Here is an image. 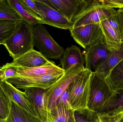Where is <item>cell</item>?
Listing matches in <instances>:
<instances>
[{
	"label": "cell",
	"mask_w": 123,
	"mask_h": 122,
	"mask_svg": "<svg viewBox=\"0 0 123 122\" xmlns=\"http://www.w3.org/2000/svg\"><path fill=\"white\" fill-rule=\"evenodd\" d=\"M74 111L64 104H59L50 111L52 122H75Z\"/></svg>",
	"instance_id": "22"
},
{
	"label": "cell",
	"mask_w": 123,
	"mask_h": 122,
	"mask_svg": "<svg viewBox=\"0 0 123 122\" xmlns=\"http://www.w3.org/2000/svg\"><path fill=\"white\" fill-rule=\"evenodd\" d=\"M70 32L74 41L85 50L100 42L105 41L99 23L76 27Z\"/></svg>",
	"instance_id": "7"
},
{
	"label": "cell",
	"mask_w": 123,
	"mask_h": 122,
	"mask_svg": "<svg viewBox=\"0 0 123 122\" xmlns=\"http://www.w3.org/2000/svg\"><path fill=\"white\" fill-rule=\"evenodd\" d=\"M123 110V89L116 92L100 113L110 114Z\"/></svg>",
	"instance_id": "23"
},
{
	"label": "cell",
	"mask_w": 123,
	"mask_h": 122,
	"mask_svg": "<svg viewBox=\"0 0 123 122\" xmlns=\"http://www.w3.org/2000/svg\"><path fill=\"white\" fill-rule=\"evenodd\" d=\"M51 62L40 52L33 49L18 58L13 59L12 63L14 66L35 68L47 65Z\"/></svg>",
	"instance_id": "15"
},
{
	"label": "cell",
	"mask_w": 123,
	"mask_h": 122,
	"mask_svg": "<svg viewBox=\"0 0 123 122\" xmlns=\"http://www.w3.org/2000/svg\"><path fill=\"white\" fill-rule=\"evenodd\" d=\"M84 63L85 58L80 49L75 45L67 48L61 59L62 69L64 72L75 64L84 65Z\"/></svg>",
	"instance_id": "17"
},
{
	"label": "cell",
	"mask_w": 123,
	"mask_h": 122,
	"mask_svg": "<svg viewBox=\"0 0 123 122\" xmlns=\"http://www.w3.org/2000/svg\"><path fill=\"white\" fill-rule=\"evenodd\" d=\"M105 80L115 93L123 89V59L111 70Z\"/></svg>",
	"instance_id": "21"
},
{
	"label": "cell",
	"mask_w": 123,
	"mask_h": 122,
	"mask_svg": "<svg viewBox=\"0 0 123 122\" xmlns=\"http://www.w3.org/2000/svg\"><path fill=\"white\" fill-rule=\"evenodd\" d=\"M7 119L9 122H42L39 118L29 114L12 101Z\"/></svg>",
	"instance_id": "19"
},
{
	"label": "cell",
	"mask_w": 123,
	"mask_h": 122,
	"mask_svg": "<svg viewBox=\"0 0 123 122\" xmlns=\"http://www.w3.org/2000/svg\"><path fill=\"white\" fill-rule=\"evenodd\" d=\"M16 67L17 73L14 76L18 77H37L45 75L63 74L64 72L62 68L56 65L53 61L47 65L40 67L27 68L19 66Z\"/></svg>",
	"instance_id": "14"
},
{
	"label": "cell",
	"mask_w": 123,
	"mask_h": 122,
	"mask_svg": "<svg viewBox=\"0 0 123 122\" xmlns=\"http://www.w3.org/2000/svg\"><path fill=\"white\" fill-rule=\"evenodd\" d=\"M75 122H97L98 120L97 114L87 108L74 111Z\"/></svg>",
	"instance_id": "26"
},
{
	"label": "cell",
	"mask_w": 123,
	"mask_h": 122,
	"mask_svg": "<svg viewBox=\"0 0 123 122\" xmlns=\"http://www.w3.org/2000/svg\"><path fill=\"white\" fill-rule=\"evenodd\" d=\"M85 69L84 65L78 64L64 72L61 77L47 90L44 96L45 107L49 112L53 108L58 97L75 78Z\"/></svg>",
	"instance_id": "5"
},
{
	"label": "cell",
	"mask_w": 123,
	"mask_h": 122,
	"mask_svg": "<svg viewBox=\"0 0 123 122\" xmlns=\"http://www.w3.org/2000/svg\"><path fill=\"white\" fill-rule=\"evenodd\" d=\"M63 74H51L34 77L14 76L8 79L7 81L14 85L17 89L25 90L35 87L47 90L55 83Z\"/></svg>",
	"instance_id": "9"
},
{
	"label": "cell",
	"mask_w": 123,
	"mask_h": 122,
	"mask_svg": "<svg viewBox=\"0 0 123 122\" xmlns=\"http://www.w3.org/2000/svg\"><path fill=\"white\" fill-rule=\"evenodd\" d=\"M116 12L113 8L102 5L100 0H89L83 11L73 19V28L85 24L99 23Z\"/></svg>",
	"instance_id": "6"
},
{
	"label": "cell",
	"mask_w": 123,
	"mask_h": 122,
	"mask_svg": "<svg viewBox=\"0 0 123 122\" xmlns=\"http://www.w3.org/2000/svg\"><path fill=\"white\" fill-rule=\"evenodd\" d=\"M123 59V43L118 50L111 51L107 58L99 64L94 72L105 79L111 70Z\"/></svg>",
	"instance_id": "16"
},
{
	"label": "cell",
	"mask_w": 123,
	"mask_h": 122,
	"mask_svg": "<svg viewBox=\"0 0 123 122\" xmlns=\"http://www.w3.org/2000/svg\"><path fill=\"white\" fill-rule=\"evenodd\" d=\"M0 122H9L8 119H0Z\"/></svg>",
	"instance_id": "34"
},
{
	"label": "cell",
	"mask_w": 123,
	"mask_h": 122,
	"mask_svg": "<svg viewBox=\"0 0 123 122\" xmlns=\"http://www.w3.org/2000/svg\"><path fill=\"white\" fill-rule=\"evenodd\" d=\"M116 18L120 30V38L123 43V8L119 9L116 11Z\"/></svg>",
	"instance_id": "33"
},
{
	"label": "cell",
	"mask_w": 123,
	"mask_h": 122,
	"mask_svg": "<svg viewBox=\"0 0 123 122\" xmlns=\"http://www.w3.org/2000/svg\"><path fill=\"white\" fill-rule=\"evenodd\" d=\"M114 94L105 79L92 72L87 108L97 114L100 113Z\"/></svg>",
	"instance_id": "3"
},
{
	"label": "cell",
	"mask_w": 123,
	"mask_h": 122,
	"mask_svg": "<svg viewBox=\"0 0 123 122\" xmlns=\"http://www.w3.org/2000/svg\"><path fill=\"white\" fill-rule=\"evenodd\" d=\"M11 101L3 89L0 83V119L8 118Z\"/></svg>",
	"instance_id": "27"
},
{
	"label": "cell",
	"mask_w": 123,
	"mask_h": 122,
	"mask_svg": "<svg viewBox=\"0 0 123 122\" xmlns=\"http://www.w3.org/2000/svg\"><path fill=\"white\" fill-rule=\"evenodd\" d=\"M20 21L0 20V45L3 44L11 36Z\"/></svg>",
	"instance_id": "24"
},
{
	"label": "cell",
	"mask_w": 123,
	"mask_h": 122,
	"mask_svg": "<svg viewBox=\"0 0 123 122\" xmlns=\"http://www.w3.org/2000/svg\"><path fill=\"white\" fill-rule=\"evenodd\" d=\"M17 72L16 66L12 63H7L0 67V82L7 81L8 79L14 76Z\"/></svg>",
	"instance_id": "28"
},
{
	"label": "cell",
	"mask_w": 123,
	"mask_h": 122,
	"mask_svg": "<svg viewBox=\"0 0 123 122\" xmlns=\"http://www.w3.org/2000/svg\"><path fill=\"white\" fill-rule=\"evenodd\" d=\"M107 18L99 23L105 42L111 51L118 50L121 48L122 44L120 35L110 24Z\"/></svg>",
	"instance_id": "18"
},
{
	"label": "cell",
	"mask_w": 123,
	"mask_h": 122,
	"mask_svg": "<svg viewBox=\"0 0 123 122\" xmlns=\"http://www.w3.org/2000/svg\"><path fill=\"white\" fill-rule=\"evenodd\" d=\"M92 72L85 69L69 86V105L74 111L87 108Z\"/></svg>",
	"instance_id": "2"
},
{
	"label": "cell",
	"mask_w": 123,
	"mask_h": 122,
	"mask_svg": "<svg viewBox=\"0 0 123 122\" xmlns=\"http://www.w3.org/2000/svg\"><path fill=\"white\" fill-rule=\"evenodd\" d=\"M6 2L21 16L23 21L34 27L39 24L49 25L47 22L33 16L25 8L19 0H7Z\"/></svg>",
	"instance_id": "20"
},
{
	"label": "cell",
	"mask_w": 123,
	"mask_h": 122,
	"mask_svg": "<svg viewBox=\"0 0 123 122\" xmlns=\"http://www.w3.org/2000/svg\"><path fill=\"white\" fill-rule=\"evenodd\" d=\"M1 85L11 101H13L29 114L39 118L25 92L19 90L7 81L0 82Z\"/></svg>",
	"instance_id": "13"
},
{
	"label": "cell",
	"mask_w": 123,
	"mask_h": 122,
	"mask_svg": "<svg viewBox=\"0 0 123 122\" xmlns=\"http://www.w3.org/2000/svg\"><path fill=\"white\" fill-rule=\"evenodd\" d=\"M19 0L27 10L33 16L38 19L43 20L42 18V16L38 11L37 8L36 6L35 0Z\"/></svg>",
	"instance_id": "30"
},
{
	"label": "cell",
	"mask_w": 123,
	"mask_h": 122,
	"mask_svg": "<svg viewBox=\"0 0 123 122\" xmlns=\"http://www.w3.org/2000/svg\"><path fill=\"white\" fill-rule=\"evenodd\" d=\"M102 5L107 8H123V0H100Z\"/></svg>",
	"instance_id": "31"
},
{
	"label": "cell",
	"mask_w": 123,
	"mask_h": 122,
	"mask_svg": "<svg viewBox=\"0 0 123 122\" xmlns=\"http://www.w3.org/2000/svg\"><path fill=\"white\" fill-rule=\"evenodd\" d=\"M97 115L100 122H123V110L110 114L98 113Z\"/></svg>",
	"instance_id": "29"
},
{
	"label": "cell",
	"mask_w": 123,
	"mask_h": 122,
	"mask_svg": "<svg viewBox=\"0 0 123 122\" xmlns=\"http://www.w3.org/2000/svg\"><path fill=\"white\" fill-rule=\"evenodd\" d=\"M89 0H47L66 18L72 22L73 19L85 8Z\"/></svg>",
	"instance_id": "12"
},
{
	"label": "cell",
	"mask_w": 123,
	"mask_h": 122,
	"mask_svg": "<svg viewBox=\"0 0 123 122\" xmlns=\"http://www.w3.org/2000/svg\"><path fill=\"white\" fill-rule=\"evenodd\" d=\"M97 122H100L99 120V119H98V120H97Z\"/></svg>",
	"instance_id": "35"
},
{
	"label": "cell",
	"mask_w": 123,
	"mask_h": 122,
	"mask_svg": "<svg viewBox=\"0 0 123 122\" xmlns=\"http://www.w3.org/2000/svg\"><path fill=\"white\" fill-rule=\"evenodd\" d=\"M29 101L42 122H52L50 112L46 109L44 96L47 90L40 88H27L24 90Z\"/></svg>",
	"instance_id": "11"
},
{
	"label": "cell",
	"mask_w": 123,
	"mask_h": 122,
	"mask_svg": "<svg viewBox=\"0 0 123 122\" xmlns=\"http://www.w3.org/2000/svg\"><path fill=\"white\" fill-rule=\"evenodd\" d=\"M35 2L43 20L49 26L69 31L72 28L73 23L51 6L47 0H35Z\"/></svg>",
	"instance_id": "8"
},
{
	"label": "cell",
	"mask_w": 123,
	"mask_h": 122,
	"mask_svg": "<svg viewBox=\"0 0 123 122\" xmlns=\"http://www.w3.org/2000/svg\"><path fill=\"white\" fill-rule=\"evenodd\" d=\"M110 52L104 41L89 47L85 53V68L94 72L99 64L107 58Z\"/></svg>",
	"instance_id": "10"
},
{
	"label": "cell",
	"mask_w": 123,
	"mask_h": 122,
	"mask_svg": "<svg viewBox=\"0 0 123 122\" xmlns=\"http://www.w3.org/2000/svg\"><path fill=\"white\" fill-rule=\"evenodd\" d=\"M34 27L21 20L11 36L3 44L13 59L34 49Z\"/></svg>",
	"instance_id": "1"
},
{
	"label": "cell",
	"mask_w": 123,
	"mask_h": 122,
	"mask_svg": "<svg viewBox=\"0 0 123 122\" xmlns=\"http://www.w3.org/2000/svg\"><path fill=\"white\" fill-rule=\"evenodd\" d=\"M61 103L64 104L70 107L69 104V91L68 87L58 97L54 104L53 108Z\"/></svg>",
	"instance_id": "32"
},
{
	"label": "cell",
	"mask_w": 123,
	"mask_h": 122,
	"mask_svg": "<svg viewBox=\"0 0 123 122\" xmlns=\"http://www.w3.org/2000/svg\"><path fill=\"white\" fill-rule=\"evenodd\" d=\"M0 20L18 21L23 19L17 12L8 5L6 0H1Z\"/></svg>",
	"instance_id": "25"
},
{
	"label": "cell",
	"mask_w": 123,
	"mask_h": 122,
	"mask_svg": "<svg viewBox=\"0 0 123 122\" xmlns=\"http://www.w3.org/2000/svg\"><path fill=\"white\" fill-rule=\"evenodd\" d=\"M34 46L48 59L61 58L64 50L53 39L46 27L39 24L34 27Z\"/></svg>",
	"instance_id": "4"
}]
</instances>
